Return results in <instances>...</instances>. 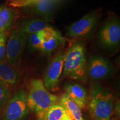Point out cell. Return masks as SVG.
<instances>
[{"label":"cell","mask_w":120,"mask_h":120,"mask_svg":"<svg viewBox=\"0 0 120 120\" xmlns=\"http://www.w3.org/2000/svg\"><path fill=\"white\" fill-rule=\"evenodd\" d=\"M115 109V98L111 92L98 84L91 89L88 109L92 120H110Z\"/></svg>","instance_id":"obj_1"},{"label":"cell","mask_w":120,"mask_h":120,"mask_svg":"<svg viewBox=\"0 0 120 120\" xmlns=\"http://www.w3.org/2000/svg\"><path fill=\"white\" fill-rule=\"evenodd\" d=\"M58 100L59 97L49 92L41 79H34L31 81L27 93V104L30 110L36 114L37 117L46 118L48 109Z\"/></svg>","instance_id":"obj_2"},{"label":"cell","mask_w":120,"mask_h":120,"mask_svg":"<svg viewBox=\"0 0 120 120\" xmlns=\"http://www.w3.org/2000/svg\"><path fill=\"white\" fill-rule=\"evenodd\" d=\"M87 72V60L85 46L75 42L70 47L64 56L63 75L76 80L82 81Z\"/></svg>","instance_id":"obj_3"},{"label":"cell","mask_w":120,"mask_h":120,"mask_svg":"<svg viewBox=\"0 0 120 120\" xmlns=\"http://www.w3.org/2000/svg\"><path fill=\"white\" fill-rule=\"evenodd\" d=\"M2 120H25L30 113L27 92L19 90L11 96L5 106Z\"/></svg>","instance_id":"obj_4"},{"label":"cell","mask_w":120,"mask_h":120,"mask_svg":"<svg viewBox=\"0 0 120 120\" xmlns=\"http://www.w3.org/2000/svg\"><path fill=\"white\" fill-rule=\"evenodd\" d=\"M27 36L19 29L13 30L10 34L6 45L5 56L7 62L13 66L20 61Z\"/></svg>","instance_id":"obj_5"},{"label":"cell","mask_w":120,"mask_h":120,"mask_svg":"<svg viewBox=\"0 0 120 120\" xmlns=\"http://www.w3.org/2000/svg\"><path fill=\"white\" fill-rule=\"evenodd\" d=\"M87 70L90 79L94 81L109 79L115 73V68L111 62L98 55H91L89 57Z\"/></svg>","instance_id":"obj_6"},{"label":"cell","mask_w":120,"mask_h":120,"mask_svg":"<svg viewBox=\"0 0 120 120\" xmlns=\"http://www.w3.org/2000/svg\"><path fill=\"white\" fill-rule=\"evenodd\" d=\"M98 16L95 12L88 13L67 28L66 35L71 38L83 37L90 34L96 26Z\"/></svg>","instance_id":"obj_7"},{"label":"cell","mask_w":120,"mask_h":120,"mask_svg":"<svg viewBox=\"0 0 120 120\" xmlns=\"http://www.w3.org/2000/svg\"><path fill=\"white\" fill-rule=\"evenodd\" d=\"M99 40L103 46L112 49L117 46L120 41V24L116 19L107 20L100 30Z\"/></svg>","instance_id":"obj_8"},{"label":"cell","mask_w":120,"mask_h":120,"mask_svg":"<svg viewBox=\"0 0 120 120\" xmlns=\"http://www.w3.org/2000/svg\"><path fill=\"white\" fill-rule=\"evenodd\" d=\"M65 53L64 52L58 53L48 67L43 82L48 91H53L57 87L60 76L63 71Z\"/></svg>","instance_id":"obj_9"},{"label":"cell","mask_w":120,"mask_h":120,"mask_svg":"<svg viewBox=\"0 0 120 120\" xmlns=\"http://www.w3.org/2000/svg\"><path fill=\"white\" fill-rule=\"evenodd\" d=\"M55 0H27L17 4L21 7H26L33 15L38 16L45 20H51Z\"/></svg>","instance_id":"obj_10"},{"label":"cell","mask_w":120,"mask_h":120,"mask_svg":"<svg viewBox=\"0 0 120 120\" xmlns=\"http://www.w3.org/2000/svg\"><path fill=\"white\" fill-rule=\"evenodd\" d=\"M21 75L15 66L7 61H0V82L11 87L19 81Z\"/></svg>","instance_id":"obj_11"},{"label":"cell","mask_w":120,"mask_h":120,"mask_svg":"<svg viewBox=\"0 0 120 120\" xmlns=\"http://www.w3.org/2000/svg\"><path fill=\"white\" fill-rule=\"evenodd\" d=\"M65 94L77 104L81 109L86 107L87 102V92L86 89L80 85L76 83H70L64 87Z\"/></svg>","instance_id":"obj_12"},{"label":"cell","mask_w":120,"mask_h":120,"mask_svg":"<svg viewBox=\"0 0 120 120\" xmlns=\"http://www.w3.org/2000/svg\"><path fill=\"white\" fill-rule=\"evenodd\" d=\"M64 43V37L60 32L52 28L48 31L40 49L43 53L49 54L59 47L60 45Z\"/></svg>","instance_id":"obj_13"},{"label":"cell","mask_w":120,"mask_h":120,"mask_svg":"<svg viewBox=\"0 0 120 120\" xmlns=\"http://www.w3.org/2000/svg\"><path fill=\"white\" fill-rule=\"evenodd\" d=\"M48 21L41 18H32L23 21L19 29L27 35L37 33L51 28Z\"/></svg>","instance_id":"obj_14"},{"label":"cell","mask_w":120,"mask_h":120,"mask_svg":"<svg viewBox=\"0 0 120 120\" xmlns=\"http://www.w3.org/2000/svg\"><path fill=\"white\" fill-rule=\"evenodd\" d=\"M60 105L63 106L71 115L73 120H84L80 108L66 94H64L60 100Z\"/></svg>","instance_id":"obj_15"},{"label":"cell","mask_w":120,"mask_h":120,"mask_svg":"<svg viewBox=\"0 0 120 120\" xmlns=\"http://www.w3.org/2000/svg\"><path fill=\"white\" fill-rule=\"evenodd\" d=\"M15 11L13 8L0 6V34L6 32L14 22Z\"/></svg>","instance_id":"obj_16"},{"label":"cell","mask_w":120,"mask_h":120,"mask_svg":"<svg viewBox=\"0 0 120 120\" xmlns=\"http://www.w3.org/2000/svg\"><path fill=\"white\" fill-rule=\"evenodd\" d=\"M46 120H73L71 115L60 104H54L48 109Z\"/></svg>","instance_id":"obj_17"},{"label":"cell","mask_w":120,"mask_h":120,"mask_svg":"<svg viewBox=\"0 0 120 120\" xmlns=\"http://www.w3.org/2000/svg\"><path fill=\"white\" fill-rule=\"evenodd\" d=\"M48 29L45 30L43 31H41V32L28 34L27 36V38L28 43H29L31 47L33 48L34 49H40L43 40L46 37L47 30Z\"/></svg>","instance_id":"obj_18"},{"label":"cell","mask_w":120,"mask_h":120,"mask_svg":"<svg viewBox=\"0 0 120 120\" xmlns=\"http://www.w3.org/2000/svg\"><path fill=\"white\" fill-rule=\"evenodd\" d=\"M11 97V87L0 82V110L5 107Z\"/></svg>","instance_id":"obj_19"},{"label":"cell","mask_w":120,"mask_h":120,"mask_svg":"<svg viewBox=\"0 0 120 120\" xmlns=\"http://www.w3.org/2000/svg\"><path fill=\"white\" fill-rule=\"evenodd\" d=\"M6 40V32H3L0 34V61H1L5 56Z\"/></svg>","instance_id":"obj_20"},{"label":"cell","mask_w":120,"mask_h":120,"mask_svg":"<svg viewBox=\"0 0 120 120\" xmlns=\"http://www.w3.org/2000/svg\"><path fill=\"white\" fill-rule=\"evenodd\" d=\"M37 120H46V118H40V117H38V119Z\"/></svg>","instance_id":"obj_21"}]
</instances>
